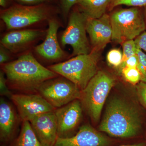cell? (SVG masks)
Listing matches in <instances>:
<instances>
[{"mask_svg":"<svg viewBox=\"0 0 146 146\" xmlns=\"http://www.w3.org/2000/svg\"><path fill=\"white\" fill-rule=\"evenodd\" d=\"M13 146H42L29 122L23 121L19 136L14 141Z\"/></svg>","mask_w":146,"mask_h":146,"instance_id":"obj_18","label":"cell"},{"mask_svg":"<svg viewBox=\"0 0 146 146\" xmlns=\"http://www.w3.org/2000/svg\"><path fill=\"white\" fill-rule=\"evenodd\" d=\"M57 124L58 138L70 137V134L80 121L82 115L81 104L75 100L54 110Z\"/></svg>","mask_w":146,"mask_h":146,"instance_id":"obj_13","label":"cell"},{"mask_svg":"<svg viewBox=\"0 0 146 146\" xmlns=\"http://www.w3.org/2000/svg\"><path fill=\"white\" fill-rule=\"evenodd\" d=\"M16 116L12 106L3 99L0 101V138L7 142L13 138L16 128Z\"/></svg>","mask_w":146,"mask_h":146,"instance_id":"obj_16","label":"cell"},{"mask_svg":"<svg viewBox=\"0 0 146 146\" xmlns=\"http://www.w3.org/2000/svg\"><path fill=\"white\" fill-rule=\"evenodd\" d=\"M1 65L9 83L23 91H37L42 83L58 75L41 65L31 52Z\"/></svg>","mask_w":146,"mask_h":146,"instance_id":"obj_1","label":"cell"},{"mask_svg":"<svg viewBox=\"0 0 146 146\" xmlns=\"http://www.w3.org/2000/svg\"><path fill=\"white\" fill-rule=\"evenodd\" d=\"M138 98L142 104L146 108V82L141 81L136 85Z\"/></svg>","mask_w":146,"mask_h":146,"instance_id":"obj_25","label":"cell"},{"mask_svg":"<svg viewBox=\"0 0 146 146\" xmlns=\"http://www.w3.org/2000/svg\"><path fill=\"white\" fill-rule=\"evenodd\" d=\"M134 41L137 48L143 51L146 54V31L139 35Z\"/></svg>","mask_w":146,"mask_h":146,"instance_id":"obj_28","label":"cell"},{"mask_svg":"<svg viewBox=\"0 0 146 146\" xmlns=\"http://www.w3.org/2000/svg\"><path fill=\"white\" fill-rule=\"evenodd\" d=\"M54 108L62 107L81 98V90L65 78H55L42 83L37 90Z\"/></svg>","mask_w":146,"mask_h":146,"instance_id":"obj_8","label":"cell"},{"mask_svg":"<svg viewBox=\"0 0 146 146\" xmlns=\"http://www.w3.org/2000/svg\"><path fill=\"white\" fill-rule=\"evenodd\" d=\"M111 141L89 125L80 128L75 135L57 138L54 146H109Z\"/></svg>","mask_w":146,"mask_h":146,"instance_id":"obj_11","label":"cell"},{"mask_svg":"<svg viewBox=\"0 0 146 146\" xmlns=\"http://www.w3.org/2000/svg\"><path fill=\"white\" fill-rule=\"evenodd\" d=\"M141 127L138 111L124 101L116 98L108 104L99 129L112 137L129 138L138 135Z\"/></svg>","mask_w":146,"mask_h":146,"instance_id":"obj_2","label":"cell"},{"mask_svg":"<svg viewBox=\"0 0 146 146\" xmlns=\"http://www.w3.org/2000/svg\"><path fill=\"white\" fill-rule=\"evenodd\" d=\"M87 17L77 6L69 14L68 26L63 32L60 42L63 46L69 45L73 49V56L88 54L92 51L86 36Z\"/></svg>","mask_w":146,"mask_h":146,"instance_id":"obj_7","label":"cell"},{"mask_svg":"<svg viewBox=\"0 0 146 146\" xmlns=\"http://www.w3.org/2000/svg\"><path fill=\"white\" fill-rule=\"evenodd\" d=\"M121 44L123 48V59L121 65L129 58L136 54L137 50L134 40H127Z\"/></svg>","mask_w":146,"mask_h":146,"instance_id":"obj_21","label":"cell"},{"mask_svg":"<svg viewBox=\"0 0 146 146\" xmlns=\"http://www.w3.org/2000/svg\"><path fill=\"white\" fill-rule=\"evenodd\" d=\"M110 16L114 42L122 44L133 40L145 30V21L139 7L120 9Z\"/></svg>","mask_w":146,"mask_h":146,"instance_id":"obj_6","label":"cell"},{"mask_svg":"<svg viewBox=\"0 0 146 146\" xmlns=\"http://www.w3.org/2000/svg\"><path fill=\"white\" fill-rule=\"evenodd\" d=\"M15 0H0V6L1 7L2 9H5L10 7L14 3L13 1Z\"/></svg>","mask_w":146,"mask_h":146,"instance_id":"obj_31","label":"cell"},{"mask_svg":"<svg viewBox=\"0 0 146 146\" xmlns=\"http://www.w3.org/2000/svg\"><path fill=\"white\" fill-rule=\"evenodd\" d=\"M145 21L146 26V6H145Z\"/></svg>","mask_w":146,"mask_h":146,"instance_id":"obj_33","label":"cell"},{"mask_svg":"<svg viewBox=\"0 0 146 146\" xmlns=\"http://www.w3.org/2000/svg\"><path fill=\"white\" fill-rule=\"evenodd\" d=\"M121 5L132 7H142L146 6V0H111L108 9L111 11L116 7Z\"/></svg>","mask_w":146,"mask_h":146,"instance_id":"obj_19","label":"cell"},{"mask_svg":"<svg viewBox=\"0 0 146 146\" xmlns=\"http://www.w3.org/2000/svg\"><path fill=\"white\" fill-rule=\"evenodd\" d=\"M33 130L42 146H54L58 138L54 111L37 115L30 121Z\"/></svg>","mask_w":146,"mask_h":146,"instance_id":"obj_14","label":"cell"},{"mask_svg":"<svg viewBox=\"0 0 146 146\" xmlns=\"http://www.w3.org/2000/svg\"><path fill=\"white\" fill-rule=\"evenodd\" d=\"M101 50L92 49L90 53L79 55L48 68L75 84L81 91L98 72Z\"/></svg>","mask_w":146,"mask_h":146,"instance_id":"obj_4","label":"cell"},{"mask_svg":"<svg viewBox=\"0 0 146 146\" xmlns=\"http://www.w3.org/2000/svg\"><path fill=\"white\" fill-rule=\"evenodd\" d=\"M115 82L112 76L103 71H98L81 91L80 99L94 121L99 120L105 102Z\"/></svg>","mask_w":146,"mask_h":146,"instance_id":"obj_5","label":"cell"},{"mask_svg":"<svg viewBox=\"0 0 146 146\" xmlns=\"http://www.w3.org/2000/svg\"><path fill=\"white\" fill-rule=\"evenodd\" d=\"M121 72L127 81L136 85L141 81V73L137 68H125Z\"/></svg>","mask_w":146,"mask_h":146,"instance_id":"obj_20","label":"cell"},{"mask_svg":"<svg viewBox=\"0 0 146 146\" xmlns=\"http://www.w3.org/2000/svg\"><path fill=\"white\" fill-rule=\"evenodd\" d=\"M59 22L56 16L48 20V28L44 42L35 48L36 54L48 61L60 60L66 56L58 41L57 31L60 27Z\"/></svg>","mask_w":146,"mask_h":146,"instance_id":"obj_12","label":"cell"},{"mask_svg":"<svg viewBox=\"0 0 146 146\" xmlns=\"http://www.w3.org/2000/svg\"><path fill=\"white\" fill-rule=\"evenodd\" d=\"M10 52L5 47L1 44L0 46V63L2 65L8 63L10 58Z\"/></svg>","mask_w":146,"mask_h":146,"instance_id":"obj_30","label":"cell"},{"mask_svg":"<svg viewBox=\"0 0 146 146\" xmlns=\"http://www.w3.org/2000/svg\"><path fill=\"white\" fill-rule=\"evenodd\" d=\"M106 59L109 65L118 68L122 62V52L119 49H113L108 53Z\"/></svg>","mask_w":146,"mask_h":146,"instance_id":"obj_22","label":"cell"},{"mask_svg":"<svg viewBox=\"0 0 146 146\" xmlns=\"http://www.w3.org/2000/svg\"><path fill=\"white\" fill-rule=\"evenodd\" d=\"M81 0H58L60 11L64 18L69 16L74 6L77 5Z\"/></svg>","mask_w":146,"mask_h":146,"instance_id":"obj_23","label":"cell"},{"mask_svg":"<svg viewBox=\"0 0 146 146\" xmlns=\"http://www.w3.org/2000/svg\"><path fill=\"white\" fill-rule=\"evenodd\" d=\"M46 32L41 29H23L10 32L3 36L1 44L13 53L25 50L36 44Z\"/></svg>","mask_w":146,"mask_h":146,"instance_id":"obj_10","label":"cell"},{"mask_svg":"<svg viewBox=\"0 0 146 146\" xmlns=\"http://www.w3.org/2000/svg\"><path fill=\"white\" fill-rule=\"evenodd\" d=\"M7 80L5 76V73L3 70L0 72V93L2 96H11L10 91L7 86Z\"/></svg>","mask_w":146,"mask_h":146,"instance_id":"obj_26","label":"cell"},{"mask_svg":"<svg viewBox=\"0 0 146 146\" xmlns=\"http://www.w3.org/2000/svg\"><path fill=\"white\" fill-rule=\"evenodd\" d=\"M61 13L58 5L43 3L26 5L14 3L10 7L1 9L0 17L9 30L19 29L48 21Z\"/></svg>","mask_w":146,"mask_h":146,"instance_id":"obj_3","label":"cell"},{"mask_svg":"<svg viewBox=\"0 0 146 146\" xmlns=\"http://www.w3.org/2000/svg\"><path fill=\"white\" fill-rule=\"evenodd\" d=\"M17 3L26 5H34L43 3H50L58 5V0H15Z\"/></svg>","mask_w":146,"mask_h":146,"instance_id":"obj_29","label":"cell"},{"mask_svg":"<svg viewBox=\"0 0 146 146\" xmlns=\"http://www.w3.org/2000/svg\"><path fill=\"white\" fill-rule=\"evenodd\" d=\"M11 98L23 121L29 122L37 115L54 111V108L40 94H14Z\"/></svg>","mask_w":146,"mask_h":146,"instance_id":"obj_9","label":"cell"},{"mask_svg":"<svg viewBox=\"0 0 146 146\" xmlns=\"http://www.w3.org/2000/svg\"><path fill=\"white\" fill-rule=\"evenodd\" d=\"M110 1L81 0L77 5L87 18L98 19L105 14Z\"/></svg>","mask_w":146,"mask_h":146,"instance_id":"obj_17","label":"cell"},{"mask_svg":"<svg viewBox=\"0 0 146 146\" xmlns=\"http://www.w3.org/2000/svg\"><path fill=\"white\" fill-rule=\"evenodd\" d=\"M86 30L90 37L92 49H103L112 40L110 16L106 13L98 19L87 18Z\"/></svg>","mask_w":146,"mask_h":146,"instance_id":"obj_15","label":"cell"},{"mask_svg":"<svg viewBox=\"0 0 146 146\" xmlns=\"http://www.w3.org/2000/svg\"><path fill=\"white\" fill-rule=\"evenodd\" d=\"M136 54L138 59L137 68L141 74V81L146 82V54L143 51L137 48Z\"/></svg>","mask_w":146,"mask_h":146,"instance_id":"obj_24","label":"cell"},{"mask_svg":"<svg viewBox=\"0 0 146 146\" xmlns=\"http://www.w3.org/2000/svg\"><path fill=\"white\" fill-rule=\"evenodd\" d=\"M138 63V56L137 54L133 55L126 60L118 68L120 72H121L125 68H137Z\"/></svg>","mask_w":146,"mask_h":146,"instance_id":"obj_27","label":"cell"},{"mask_svg":"<svg viewBox=\"0 0 146 146\" xmlns=\"http://www.w3.org/2000/svg\"><path fill=\"white\" fill-rule=\"evenodd\" d=\"M120 146H146V144L144 143H139L133 144L131 145H123Z\"/></svg>","mask_w":146,"mask_h":146,"instance_id":"obj_32","label":"cell"}]
</instances>
